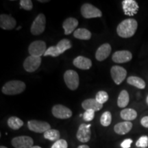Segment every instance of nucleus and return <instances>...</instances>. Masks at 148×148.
Wrapping results in <instances>:
<instances>
[{
  "instance_id": "nucleus-5",
  "label": "nucleus",
  "mask_w": 148,
  "mask_h": 148,
  "mask_svg": "<svg viewBox=\"0 0 148 148\" xmlns=\"http://www.w3.org/2000/svg\"><path fill=\"white\" fill-rule=\"evenodd\" d=\"M81 14L85 18L101 17L102 16L101 10L90 3H84L81 7Z\"/></svg>"
},
{
  "instance_id": "nucleus-40",
  "label": "nucleus",
  "mask_w": 148,
  "mask_h": 148,
  "mask_svg": "<svg viewBox=\"0 0 148 148\" xmlns=\"http://www.w3.org/2000/svg\"><path fill=\"white\" fill-rule=\"evenodd\" d=\"M146 103H147V104L148 105V95H147V98H146Z\"/></svg>"
},
{
  "instance_id": "nucleus-1",
  "label": "nucleus",
  "mask_w": 148,
  "mask_h": 148,
  "mask_svg": "<svg viewBox=\"0 0 148 148\" xmlns=\"http://www.w3.org/2000/svg\"><path fill=\"white\" fill-rule=\"evenodd\" d=\"M137 27L138 23L136 20L134 18H127L118 25L116 33L121 38H130L134 35Z\"/></svg>"
},
{
  "instance_id": "nucleus-37",
  "label": "nucleus",
  "mask_w": 148,
  "mask_h": 148,
  "mask_svg": "<svg viewBox=\"0 0 148 148\" xmlns=\"http://www.w3.org/2000/svg\"><path fill=\"white\" fill-rule=\"evenodd\" d=\"M77 148H90V147L86 145H81L78 146V147Z\"/></svg>"
},
{
  "instance_id": "nucleus-28",
  "label": "nucleus",
  "mask_w": 148,
  "mask_h": 148,
  "mask_svg": "<svg viewBox=\"0 0 148 148\" xmlns=\"http://www.w3.org/2000/svg\"><path fill=\"white\" fill-rule=\"evenodd\" d=\"M112 121V114L109 111H106L101 114L100 117L101 124L104 127H107L110 125Z\"/></svg>"
},
{
  "instance_id": "nucleus-11",
  "label": "nucleus",
  "mask_w": 148,
  "mask_h": 148,
  "mask_svg": "<svg viewBox=\"0 0 148 148\" xmlns=\"http://www.w3.org/2000/svg\"><path fill=\"white\" fill-rule=\"evenodd\" d=\"M11 143L15 148H31L34 144V140L30 136H20L12 138Z\"/></svg>"
},
{
  "instance_id": "nucleus-31",
  "label": "nucleus",
  "mask_w": 148,
  "mask_h": 148,
  "mask_svg": "<svg viewBox=\"0 0 148 148\" xmlns=\"http://www.w3.org/2000/svg\"><path fill=\"white\" fill-rule=\"evenodd\" d=\"M136 145L138 147L146 148L148 146V136H142L138 138L136 143Z\"/></svg>"
},
{
  "instance_id": "nucleus-26",
  "label": "nucleus",
  "mask_w": 148,
  "mask_h": 148,
  "mask_svg": "<svg viewBox=\"0 0 148 148\" xmlns=\"http://www.w3.org/2000/svg\"><path fill=\"white\" fill-rule=\"evenodd\" d=\"M8 125L11 129L18 130L23 125V121L16 116H11L8 119Z\"/></svg>"
},
{
  "instance_id": "nucleus-20",
  "label": "nucleus",
  "mask_w": 148,
  "mask_h": 148,
  "mask_svg": "<svg viewBox=\"0 0 148 148\" xmlns=\"http://www.w3.org/2000/svg\"><path fill=\"white\" fill-rule=\"evenodd\" d=\"M82 106L85 110H92L95 112V111L100 110L102 108L103 104L98 103L95 99H87L83 101Z\"/></svg>"
},
{
  "instance_id": "nucleus-30",
  "label": "nucleus",
  "mask_w": 148,
  "mask_h": 148,
  "mask_svg": "<svg viewBox=\"0 0 148 148\" xmlns=\"http://www.w3.org/2000/svg\"><path fill=\"white\" fill-rule=\"evenodd\" d=\"M60 55V53L56 46H51V47L47 48V50H46L45 53H44L43 56H52V57H58V56Z\"/></svg>"
},
{
  "instance_id": "nucleus-32",
  "label": "nucleus",
  "mask_w": 148,
  "mask_h": 148,
  "mask_svg": "<svg viewBox=\"0 0 148 148\" xmlns=\"http://www.w3.org/2000/svg\"><path fill=\"white\" fill-rule=\"evenodd\" d=\"M20 5L21 8L25 10H31L33 8L32 1L31 0H21Z\"/></svg>"
},
{
  "instance_id": "nucleus-24",
  "label": "nucleus",
  "mask_w": 148,
  "mask_h": 148,
  "mask_svg": "<svg viewBox=\"0 0 148 148\" xmlns=\"http://www.w3.org/2000/svg\"><path fill=\"white\" fill-rule=\"evenodd\" d=\"M130 101L129 93L127 90H123L119 93L117 99V105L119 108H124L126 107Z\"/></svg>"
},
{
  "instance_id": "nucleus-15",
  "label": "nucleus",
  "mask_w": 148,
  "mask_h": 148,
  "mask_svg": "<svg viewBox=\"0 0 148 148\" xmlns=\"http://www.w3.org/2000/svg\"><path fill=\"white\" fill-rule=\"evenodd\" d=\"M16 25V20L10 15L5 14H1L0 15V27L2 29L10 30L14 29Z\"/></svg>"
},
{
  "instance_id": "nucleus-4",
  "label": "nucleus",
  "mask_w": 148,
  "mask_h": 148,
  "mask_svg": "<svg viewBox=\"0 0 148 148\" xmlns=\"http://www.w3.org/2000/svg\"><path fill=\"white\" fill-rule=\"evenodd\" d=\"M46 18L43 14H39L34 20L31 26L30 31L33 35H39L45 29Z\"/></svg>"
},
{
  "instance_id": "nucleus-14",
  "label": "nucleus",
  "mask_w": 148,
  "mask_h": 148,
  "mask_svg": "<svg viewBox=\"0 0 148 148\" xmlns=\"http://www.w3.org/2000/svg\"><path fill=\"white\" fill-rule=\"evenodd\" d=\"M132 54L127 50L116 51L112 55V59L116 63H125L132 60Z\"/></svg>"
},
{
  "instance_id": "nucleus-17",
  "label": "nucleus",
  "mask_w": 148,
  "mask_h": 148,
  "mask_svg": "<svg viewBox=\"0 0 148 148\" xmlns=\"http://www.w3.org/2000/svg\"><path fill=\"white\" fill-rule=\"evenodd\" d=\"M77 25H78V21L76 18L73 17L66 18L62 23V27L64 30V34L69 35L71 34L73 31L75 30V28Z\"/></svg>"
},
{
  "instance_id": "nucleus-13",
  "label": "nucleus",
  "mask_w": 148,
  "mask_h": 148,
  "mask_svg": "<svg viewBox=\"0 0 148 148\" xmlns=\"http://www.w3.org/2000/svg\"><path fill=\"white\" fill-rule=\"evenodd\" d=\"M122 6L124 14L127 16H134L139 9L138 3L134 0H124L122 1Z\"/></svg>"
},
{
  "instance_id": "nucleus-18",
  "label": "nucleus",
  "mask_w": 148,
  "mask_h": 148,
  "mask_svg": "<svg viewBox=\"0 0 148 148\" xmlns=\"http://www.w3.org/2000/svg\"><path fill=\"white\" fill-rule=\"evenodd\" d=\"M73 64L80 69H89L92 66V62L89 58L79 56L73 60Z\"/></svg>"
},
{
  "instance_id": "nucleus-27",
  "label": "nucleus",
  "mask_w": 148,
  "mask_h": 148,
  "mask_svg": "<svg viewBox=\"0 0 148 148\" xmlns=\"http://www.w3.org/2000/svg\"><path fill=\"white\" fill-rule=\"evenodd\" d=\"M71 46L72 45L70 40L69 39H66V38H64V39H62L58 42L56 47L61 54V53H63L65 51L69 49L70 48H71Z\"/></svg>"
},
{
  "instance_id": "nucleus-22",
  "label": "nucleus",
  "mask_w": 148,
  "mask_h": 148,
  "mask_svg": "<svg viewBox=\"0 0 148 148\" xmlns=\"http://www.w3.org/2000/svg\"><path fill=\"white\" fill-rule=\"evenodd\" d=\"M73 36L77 39L86 40H89L91 38V33L87 29L79 28L74 31Z\"/></svg>"
},
{
  "instance_id": "nucleus-7",
  "label": "nucleus",
  "mask_w": 148,
  "mask_h": 148,
  "mask_svg": "<svg viewBox=\"0 0 148 148\" xmlns=\"http://www.w3.org/2000/svg\"><path fill=\"white\" fill-rule=\"evenodd\" d=\"M111 77L116 84L119 85L125 79L127 71L122 66L114 65L110 69Z\"/></svg>"
},
{
  "instance_id": "nucleus-19",
  "label": "nucleus",
  "mask_w": 148,
  "mask_h": 148,
  "mask_svg": "<svg viewBox=\"0 0 148 148\" xmlns=\"http://www.w3.org/2000/svg\"><path fill=\"white\" fill-rule=\"evenodd\" d=\"M132 127V123L130 121H123L116 123L114 127L115 133L119 135H124L128 133Z\"/></svg>"
},
{
  "instance_id": "nucleus-8",
  "label": "nucleus",
  "mask_w": 148,
  "mask_h": 148,
  "mask_svg": "<svg viewBox=\"0 0 148 148\" xmlns=\"http://www.w3.org/2000/svg\"><path fill=\"white\" fill-rule=\"evenodd\" d=\"M27 126L29 130L36 133H45L48 130L51 129L49 123L42 121L31 120L27 122Z\"/></svg>"
},
{
  "instance_id": "nucleus-23",
  "label": "nucleus",
  "mask_w": 148,
  "mask_h": 148,
  "mask_svg": "<svg viewBox=\"0 0 148 148\" xmlns=\"http://www.w3.org/2000/svg\"><path fill=\"white\" fill-rule=\"evenodd\" d=\"M127 82L129 84L134 86L139 89H144L145 88V82L143 79L139 77L130 76L127 79Z\"/></svg>"
},
{
  "instance_id": "nucleus-9",
  "label": "nucleus",
  "mask_w": 148,
  "mask_h": 148,
  "mask_svg": "<svg viewBox=\"0 0 148 148\" xmlns=\"http://www.w3.org/2000/svg\"><path fill=\"white\" fill-rule=\"evenodd\" d=\"M41 57L33 56H29L24 60L23 68L25 70L29 73L36 71L41 64Z\"/></svg>"
},
{
  "instance_id": "nucleus-3",
  "label": "nucleus",
  "mask_w": 148,
  "mask_h": 148,
  "mask_svg": "<svg viewBox=\"0 0 148 148\" xmlns=\"http://www.w3.org/2000/svg\"><path fill=\"white\" fill-rule=\"evenodd\" d=\"M64 82L68 88L71 90H76L79 86V75L73 70H67L64 74Z\"/></svg>"
},
{
  "instance_id": "nucleus-6",
  "label": "nucleus",
  "mask_w": 148,
  "mask_h": 148,
  "mask_svg": "<svg viewBox=\"0 0 148 148\" xmlns=\"http://www.w3.org/2000/svg\"><path fill=\"white\" fill-rule=\"evenodd\" d=\"M47 50L46 43L42 40H36L32 42L28 47L29 56L41 57Z\"/></svg>"
},
{
  "instance_id": "nucleus-29",
  "label": "nucleus",
  "mask_w": 148,
  "mask_h": 148,
  "mask_svg": "<svg viewBox=\"0 0 148 148\" xmlns=\"http://www.w3.org/2000/svg\"><path fill=\"white\" fill-rule=\"evenodd\" d=\"M95 99L98 103H99L100 104H103L105 102H106L108 99V95L106 91H103V90H100V91L97 92V93L96 94L95 96Z\"/></svg>"
},
{
  "instance_id": "nucleus-16",
  "label": "nucleus",
  "mask_w": 148,
  "mask_h": 148,
  "mask_svg": "<svg viewBox=\"0 0 148 148\" xmlns=\"http://www.w3.org/2000/svg\"><path fill=\"white\" fill-rule=\"evenodd\" d=\"M111 46L108 43H104L101 45L97 49L95 53V58L98 61H103L106 59L110 54Z\"/></svg>"
},
{
  "instance_id": "nucleus-33",
  "label": "nucleus",
  "mask_w": 148,
  "mask_h": 148,
  "mask_svg": "<svg viewBox=\"0 0 148 148\" xmlns=\"http://www.w3.org/2000/svg\"><path fill=\"white\" fill-rule=\"evenodd\" d=\"M95 116V111L92 110H85L83 114V119L86 121H91Z\"/></svg>"
},
{
  "instance_id": "nucleus-10",
  "label": "nucleus",
  "mask_w": 148,
  "mask_h": 148,
  "mask_svg": "<svg viewBox=\"0 0 148 148\" xmlns=\"http://www.w3.org/2000/svg\"><path fill=\"white\" fill-rule=\"evenodd\" d=\"M51 112L56 118L60 119H69L72 116V111L69 108L61 104L53 106Z\"/></svg>"
},
{
  "instance_id": "nucleus-34",
  "label": "nucleus",
  "mask_w": 148,
  "mask_h": 148,
  "mask_svg": "<svg viewBox=\"0 0 148 148\" xmlns=\"http://www.w3.org/2000/svg\"><path fill=\"white\" fill-rule=\"evenodd\" d=\"M51 148H68V143L66 140L60 139L56 141Z\"/></svg>"
},
{
  "instance_id": "nucleus-25",
  "label": "nucleus",
  "mask_w": 148,
  "mask_h": 148,
  "mask_svg": "<svg viewBox=\"0 0 148 148\" xmlns=\"http://www.w3.org/2000/svg\"><path fill=\"white\" fill-rule=\"evenodd\" d=\"M44 138L51 141H57L60 140V132L55 129H49L44 133Z\"/></svg>"
},
{
  "instance_id": "nucleus-36",
  "label": "nucleus",
  "mask_w": 148,
  "mask_h": 148,
  "mask_svg": "<svg viewBox=\"0 0 148 148\" xmlns=\"http://www.w3.org/2000/svg\"><path fill=\"white\" fill-rule=\"evenodd\" d=\"M140 123L143 127L148 128V116H143L140 120Z\"/></svg>"
},
{
  "instance_id": "nucleus-38",
  "label": "nucleus",
  "mask_w": 148,
  "mask_h": 148,
  "mask_svg": "<svg viewBox=\"0 0 148 148\" xmlns=\"http://www.w3.org/2000/svg\"><path fill=\"white\" fill-rule=\"evenodd\" d=\"M38 1H39V2H41V3H43V2H47V1H47V0H44V1H42V0H38Z\"/></svg>"
},
{
  "instance_id": "nucleus-12",
  "label": "nucleus",
  "mask_w": 148,
  "mask_h": 148,
  "mask_svg": "<svg viewBox=\"0 0 148 148\" xmlns=\"http://www.w3.org/2000/svg\"><path fill=\"white\" fill-rule=\"evenodd\" d=\"M90 126H91L90 124H85V123H82L79 125L76 134V137L79 141L82 143H86L89 141L91 136Z\"/></svg>"
},
{
  "instance_id": "nucleus-21",
  "label": "nucleus",
  "mask_w": 148,
  "mask_h": 148,
  "mask_svg": "<svg viewBox=\"0 0 148 148\" xmlns=\"http://www.w3.org/2000/svg\"><path fill=\"white\" fill-rule=\"evenodd\" d=\"M120 116L125 121H130L136 119L137 112L132 108H124L120 112Z\"/></svg>"
},
{
  "instance_id": "nucleus-2",
  "label": "nucleus",
  "mask_w": 148,
  "mask_h": 148,
  "mask_svg": "<svg viewBox=\"0 0 148 148\" xmlns=\"http://www.w3.org/2000/svg\"><path fill=\"white\" fill-rule=\"evenodd\" d=\"M25 84L22 81L11 80L6 82L2 87V92L8 95L21 93L25 89Z\"/></svg>"
},
{
  "instance_id": "nucleus-35",
  "label": "nucleus",
  "mask_w": 148,
  "mask_h": 148,
  "mask_svg": "<svg viewBox=\"0 0 148 148\" xmlns=\"http://www.w3.org/2000/svg\"><path fill=\"white\" fill-rule=\"evenodd\" d=\"M132 140L130 138H127L125 139L121 143V147L122 148H130L131 147V144L132 143Z\"/></svg>"
},
{
  "instance_id": "nucleus-41",
  "label": "nucleus",
  "mask_w": 148,
  "mask_h": 148,
  "mask_svg": "<svg viewBox=\"0 0 148 148\" xmlns=\"http://www.w3.org/2000/svg\"><path fill=\"white\" fill-rule=\"evenodd\" d=\"M0 148H8V147H5V146H1V147H0Z\"/></svg>"
},
{
  "instance_id": "nucleus-39",
  "label": "nucleus",
  "mask_w": 148,
  "mask_h": 148,
  "mask_svg": "<svg viewBox=\"0 0 148 148\" xmlns=\"http://www.w3.org/2000/svg\"><path fill=\"white\" fill-rule=\"evenodd\" d=\"M31 148H42V147H40V146H38V145H34V146H32Z\"/></svg>"
}]
</instances>
